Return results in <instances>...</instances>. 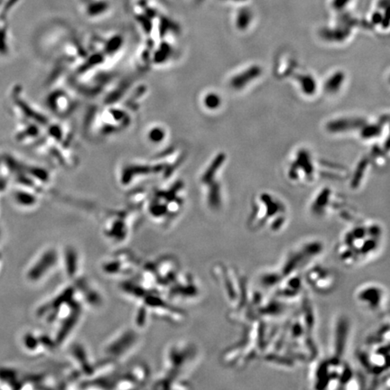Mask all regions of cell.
<instances>
[{
  "label": "cell",
  "instance_id": "19",
  "mask_svg": "<svg viewBox=\"0 0 390 390\" xmlns=\"http://www.w3.org/2000/svg\"><path fill=\"white\" fill-rule=\"evenodd\" d=\"M4 188V181L0 179V190H2Z\"/></svg>",
  "mask_w": 390,
  "mask_h": 390
},
{
  "label": "cell",
  "instance_id": "10",
  "mask_svg": "<svg viewBox=\"0 0 390 390\" xmlns=\"http://www.w3.org/2000/svg\"><path fill=\"white\" fill-rule=\"evenodd\" d=\"M350 324L345 316H340L334 324L333 333L331 340L330 355L344 358L349 340H350Z\"/></svg>",
  "mask_w": 390,
  "mask_h": 390
},
{
  "label": "cell",
  "instance_id": "15",
  "mask_svg": "<svg viewBox=\"0 0 390 390\" xmlns=\"http://www.w3.org/2000/svg\"><path fill=\"white\" fill-rule=\"evenodd\" d=\"M222 104V100L219 95L211 93L205 98V105L210 108L211 110H216Z\"/></svg>",
  "mask_w": 390,
  "mask_h": 390
},
{
  "label": "cell",
  "instance_id": "8",
  "mask_svg": "<svg viewBox=\"0 0 390 390\" xmlns=\"http://www.w3.org/2000/svg\"><path fill=\"white\" fill-rule=\"evenodd\" d=\"M356 305L360 309L374 315H388L389 294L384 284L365 282L358 285L353 294Z\"/></svg>",
  "mask_w": 390,
  "mask_h": 390
},
{
  "label": "cell",
  "instance_id": "6",
  "mask_svg": "<svg viewBox=\"0 0 390 390\" xmlns=\"http://www.w3.org/2000/svg\"><path fill=\"white\" fill-rule=\"evenodd\" d=\"M357 359L365 372L372 377V388L389 389V343L364 344Z\"/></svg>",
  "mask_w": 390,
  "mask_h": 390
},
{
  "label": "cell",
  "instance_id": "7",
  "mask_svg": "<svg viewBox=\"0 0 390 390\" xmlns=\"http://www.w3.org/2000/svg\"><path fill=\"white\" fill-rule=\"evenodd\" d=\"M309 212L312 216L317 219L335 217L347 223L354 222L358 219L354 210L349 207L341 197L336 198L328 187H325L316 194L311 203Z\"/></svg>",
  "mask_w": 390,
  "mask_h": 390
},
{
  "label": "cell",
  "instance_id": "12",
  "mask_svg": "<svg viewBox=\"0 0 390 390\" xmlns=\"http://www.w3.org/2000/svg\"><path fill=\"white\" fill-rule=\"evenodd\" d=\"M361 126L360 120H354V119H343V120H337L332 121L328 125V129L331 132H342L346 131V129L358 128Z\"/></svg>",
  "mask_w": 390,
  "mask_h": 390
},
{
  "label": "cell",
  "instance_id": "3",
  "mask_svg": "<svg viewBox=\"0 0 390 390\" xmlns=\"http://www.w3.org/2000/svg\"><path fill=\"white\" fill-rule=\"evenodd\" d=\"M212 274L229 307L228 317L231 323L241 326L248 323L254 290L249 287L247 276L236 266L222 262L212 266Z\"/></svg>",
  "mask_w": 390,
  "mask_h": 390
},
{
  "label": "cell",
  "instance_id": "5",
  "mask_svg": "<svg viewBox=\"0 0 390 390\" xmlns=\"http://www.w3.org/2000/svg\"><path fill=\"white\" fill-rule=\"evenodd\" d=\"M289 219L288 208L282 200L269 192H262L253 201L247 227L254 233L276 235L285 231Z\"/></svg>",
  "mask_w": 390,
  "mask_h": 390
},
{
  "label": "cell",
  "instance_id": "11",
  "mask_svg": "<svg viewBox=\"0 0 390 390\" xmlns=\"http://www.w3.org/2000/svg\"><path fill=\"white\" fill-rule=\"evenodd\" d=\"M261 68L257 65L249 67L247 70L236 74L231 80V86L235 89H242L261 75Z\"/></svg>",
  "mask_w": 390,
  "mask_h": 390
},
{
  "label": "cell",
  "instance_id": "13",
  "mask_svg": "<svg viewBox=\"0 0 390 390\" xmlns=\"http://www.w3.org/2000/svg\"><path fill=\"white\" fill-rule=\"evenodd\" d=\"M343 81H344V74L341 71H338L329 78L325 84V89L331 93L337 92L338 90L341 89Z\"/></svg>",
  "mask_w": 390,
  "mask_h": 390
},
{
  "label": "cell",
  "instance_id": "4",
  "mask_svg": "<svg viewBox=\"0 0 390 390\" xmlns=\"http://www.w3.org/2000/svg\"><path fill=\"white\" fill-rule=\"evenodd\" d=\"M324 241L319 239L302 240L289 249L278 264L262 271L257 277L258 284L263 290L270 292L281 280L302 273L316 261L324 254Z\"/></svg>",
  "mask_w": 390,
  "mask_h": 390
},
{
  "label": "cell",
  "instance_id": "9",
  "mask_svg": "<svg viewBox=\"0 0 390 390\" xmlns=\"http://www.w3.org/2000/svg\"><path fill=\"white\" fill-rule=\"evenodd\" d=\"M303 280L306 287L319 296L333 294L339 284L336 271L320 262H313L303 271Z\"/></svg>",
  "mask_w": 390,
  "mask_h": 390
},
{
  "label": "cell",
  "instance_id": "1",
  "mask_svg": "<svg viewBox=\"0 0 390 390\" xmlns=\"http://www.w3.org/2000/svg\"><path fill=\"white\" fill-rule=\"evenodd\" d=\"M386 232L380 222L357 219L341 233L335 255L347 268L363 266L376 259L385 246Z\"/></svg>",
  "mask_w": 390,
  "mask_h": 390
},
{
  "label": "cell",
  "instance_id": "16",
  "mask_svg": "<svg viewBox=\"0 0 390 390\" xmlns=\"http://www.w3.org/2000/svg\"><path fill=\"white\" fill-rule=\"evenodd\" d=\"M379 134V129L377 126H368L362 131V137L364 138H371Z\"/></svg>",
  "mask_w": 390,
  "mask_h": 390
},
{
  "label": "cell",
  "instance_id": "17",
  "mask_svg": "<svg viewBox=\"0 0 390 390\" xmlns=\"http://www.w3.org/2000/svg\"><path fill=\"white\" fill-rule=\"evenodd\" d=\"M8 53V47L6 44V35L5 32L0 30V54H6Z\"/></svg>",
  "mask_w": 390,
  "mask_h": 390
},
{
  "label": "cell",
  "instance_id": "14",
  "mask_svg": "<svg viewBox=\"0 0 390 390\" xmlns=\"http://www.w3.org/2000/svg\"><path fill=\"white\" fill-rule=\"evenodd\" d=\"M299 82L301 85L303 91H305L308 95H312L316 89V83L315 80L311 75H301L299 77Z\"/></svg>",
  "mask_w": 390,
  "mask_h": 390
},
{
  "label": "cell",
  "instance_id": "18",
  "mask_svg": "<svg viewBox=\"0 0 390 390\" xmlns=\"http://www.w3.org/2000/svg\"><path fill=\"white\" fill-rule=\"evenodd\" d=\"M17 198L21 204H30V202H31V197L27 193H24V192H18L17 194Z\"/></svg>",
  "mask_w": 390,
  "mask_h": 390
},
{
  "label": "cell",
  "instance_id": "2",
  "mask_svg": "<svg viewBox=\"0 0 390 390\" xmlns=\"http://www.w3.org/2000/svg\"><path fill=\"white\" fill-rule=\"evenodd\" d=\"M242 326L240 339L222 352V362L226 367L241 368L256 359H261L280 324L253 319Z\"/></svg>",
  "mask_w": 390,
  "mask_h": 390
}]
</instances>
